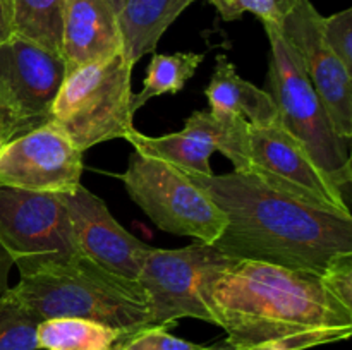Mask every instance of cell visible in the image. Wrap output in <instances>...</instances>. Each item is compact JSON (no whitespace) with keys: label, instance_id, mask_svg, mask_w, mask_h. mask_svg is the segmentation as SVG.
<instances>
[{"label":"cell","instance_id":"cell-1","mask_svg":"<svg viewBox=\"0 0 352 350\" xmlns=\"http://www.w3.org/2000/svg\"><path fill=\"white\" fill-rule=\"evenodd\" d=\"M206 304L232 350H308L352 335V309L308 270L239 259L210 281Z\"/></svg>","mask_w":352,"mask_h":350},{"label":"cell","instance_id":"cell-31","mask_svg":"<svg viewBox=\"0 0 352 350\" xmlns=\"http://www.w3.org/2000/svg\"><path fill=\"white\" fill-rule=\"evenodd\" d=\"M205 350H232V349H230V347H229V345H227V343H226V342H222V343H220V345L206 347V349H205Z\"/></svg>","mask_w":352,"mask_h":350},{"label":"cell","instance_id":"cell-29","mask_svg":"<svg viewBox=\"0 0 352 350\" xmlns=\"http://www.w3.org/2000/svg\"><path fill=\"white\" fill-rule=\"evenodd\" d=\"M274 2H275V7H277L278 14H280V17H282V16H285V14H287L289 10L296 5V3H298V0H274Z\"/></svg>","mask_w":352,"mask_h":350},{"label":"cell","instance_id":"cell-12","mask_svg":"<svg viewBox=\"0 0 352 350\" xmlns=\"http://www.w3.org/2000/svg\"><path fill=\"white\" fill-rule=\"evenodd\" d=\"M82 151L45 122L0 148V184L40 192H71L81 184Z\"/></svg>","mask_w":352,"mask_h":350},{"label":"cell","instance_id":"cell-23","mask_svg":"<svg viewBox=\"0 0 352 350\" xmlns=\"http://www.w3.org/2000/svg\"><path fill=\"white\" fill-rule=\"evenodd\" d=\"M322 34L332 54L352 72V9L323 17Z\"/></svg>","mask_w":352,"mask_h":350},{"label":"cell","instance_id":"cell-8","mask_svg":"<svg viewBox=\"0 0 352 350\" xmlns=\"http://www.w3.org/2000/svg\"><path fill=\"white\" fill-rule=\"evenodd\" d=\"M0 244L14 264L78 256L67 209L58 192L0 184Z\"/></svg>","mask_w":352,"mask_h":350},{"label":"cell","instance_id":"cell-19","mask_svg":"<svg viewBox=\"0 0 352 350\" xmlns=\"http://www.w3.org/2000/svg\"><path fill=\"white\" fill-rule=\"evenodd\" d=\"M14 34L60 55L64 0H9ZM62 57V55H60Z\"/></svg>","mask_w":352,"mask_h":350},{"label":"cell","instance_id":"cell-3","mask_svg":"<svg viewBox=\"0 0 352 350\" xmlns=\"http://www.w3.org/2000/svg\"><path fill=\"white\" fill-rule=\"evenodd\" d=\"M16 266L21 278L10 292L40 323L81 318L110 326L122 336L153 326L140 281L112 273L81 254Z\"/></svg>","mask_w":352,"mask_h":350},{"label":"cell","instance_id":"cell-17","mask_svg":"<svg viewBox=\"0 0 352 350\" xmlns=\"http://www.w3.org/2000/svg\"><path fill=\"white\" fill-rule=\"evenodd\" d=\"M196 0H124L117 21L122 36V55L136 65L157 45L172 23Z\"/></svg>","mask_w":352,"mask_h":350},{"label":"cell","instance_id":"cell-25","mask_svg":"<svg viewBox=\"0 0 352 350\" xmlns=\"http://www.w3.org/2000/svg\"><path fill=\"white\" fill-rule=\"evenodd\" d=\"M226 21H236L244 12H251L263 23H275L280 19L274 0H210Z\"/></svg>","mask_w":352,"mask_h":350},{"label":"cell","instance_id":"cell-11","mask_svg":"<svg viewBox=\"0 0 352 350\" xmlns=\"http://www.w3.org/2000/svg\"><path fill=\"white\" fill-rule=\"evenodd\" d=\"M322 19L309 0H298L277 24L322 100L337 136L347 143L352 136V72L323 40Z\"/></svg>","mask_w":352,"mask_h":350},{"label":"cell","instance_id":"cell-22","mask_svg":"<svg viewBox=\"0 0 352 350\" xmlns=\"http://www.w3.org/2000/svg\"><path fill=\"white\" fill-rule=\"evenodd\" d=\"M205 345L188 342L168 333L167 326H148L120 336L113 350H205Z\"/></svg>","mask_w":352,"mask_h":350},{"label":"cell","instance_id":"cell-26","mask_svg":"<svg viewBox=\"0 0 352 350\" xmlns=\"http://www.w3.org/2000/svg\"><path fill=\"white\" fill-rule=\"evenodd\" d=\"M0 124L6 127V130H7V134H9L10 139H12V137L21 136V134L28 132V130L34 129L33 124H30L28 120H24L23 117L17 115V113L14 112L12 106L7 103L6 96L2 95V91H0Z\"/></svg>","mask_w":352,"mask_h":350},{"label":"cell","instance_id":"cell-4","mask_svg":"<svg viewBox=\"0 0 352 350\" xmlns=\"http://www.w3.org/2000/svg\"><path fill=\"white\" fill-rule=\"evenodd\" d=\"M133 69L120 51L67 71L48 120L60 127L79 151L103 141L126 139L136 129L131 106Z\"/></svg>","mask_w":352,"mask_h":350},{"label":"cell","instance_id":"cell-32","mask_svg":"<svg viewBox=\"0 0 352 350\" xmlns=\"http://www.w3.org/2000/svg\"><path fill=\"white\" fill-rule=\"evenodd\" d=\"M110 3H112V7H113V10H116L117 14H119V10H120V7H122V3H124V0H109Z\"/></svg>","mask_w":352,"mask_h":350},{"label":"cell","instance_id":"cell-15","mask_svg":"<svg viewBox=\"0 0 352 350\" xmlns=\"http://www.w3.org/2000/svg\"><path fill=\"white\" fill-rule=\"evenodd\" d=\"M122 51L117 12L109 0H64L62 48L67 71Z\"/></svg>","mask_w":352,"mask_h":350},{"label":"cell","instance_id":"cell-14","mask_svg":"<svg viewBox=\"0 0 352 350\" xmlns=\"http://www.w3.org/2000/svg\"><path fill=\"white\" fill-rule=\"evenodd\" d=\"M67 74L60 55L12 34L0 43V91L17 115L34 127L48 122L50 108Z\"/></svg>","mask_w":352,"mask_h":350},{"label":"cell","instance_id":"cell-10","mask_svg":"<svg viewBox=\"0 0 352 350\" xmlns=\"http://www.w3.org/2000/svg\"><path fill=\"white\" fill-rule=\"evenodd\" d=\"M248 134L250 124L241 117L215 113L212 110L192 112L184 129L165 136L151 137L133 129L126 137L133 148L146 156L158 158L188 174L212 175L210 156L220 151L234 170L248 168Z\"/></svg>","mask_w":352,"mask_h":350},{"label":"cell","instance_id":"cell-30","mask_svg":"<svg viewBox=\"0 0 352 350\" xmlns=\"http://www.w3.org/2000/svg\"><path fill=\"white\" fill-rule=\"evenodd\" d=\"M7 141H10V137H9V134H7L6 127H3L2 124H0V148H2L3 144L7 143Z\"/></svg>","mask_w":352,"mask_h":350},{"label":"cell","instance_id":"cell-13","mask_svg":"<svg viewBox=\"0 0 352 350\" xmlns=\"http://www.w3.org/2000/svg\"><path fill=\"white\" fill-rule=\"evenodd\" d=\"M81 256L120 277L138 280L151 246L138 240L116 222L105 202L82 187L62 192Z\"/></svg>","mask_w":352,"mask_h":350},{"label":"cell","instance_id":"cell-27","mask_svg":"<svg viewBox=\"0 0 352 350\" xmlns=\"http://www.w3.org/2000/svg\"><path fill=\"white\" fill-rule=\"evenodd\" d=\"M14 259L6 247L0 244V299L9 292V271L12 268Z\"/></svg>","mask_w":352,"mask_h":350},{"label":"cell","instance_id":"cell-33","mask_svg":"<svg viewBox=\"0 0 352 350\" xmlns=\"http://www.w3.org/2000/svg\"><path fill=\"white\" fill-rule=\"evenodd\" d=\"M248 350H282V349H277V347L263 345V347H254V349H248Z\"/></svg>","mask_w":352,"mask_h":350},{"label":"cell","instance_id":"cell-5","mask_svg":"<svg viewBox=\"0 0 352 350\" xmlns=\"http://www.w3.org/2000/svg\"><path fill=\"white\" fill-rule=\"evenodd\" d=\"M270 40L268 93L282 126L305 146L316 165L346 194L352 182L346 141L337 136L322 100L306 78L298 55L275 23H263Z\"/></svg>","mask_w":352,"mask_h":350},{"label":"cell","instance_id":"cell-6","mask_svg":"<svg viewBox=\"0 0 352 350\" xmlns=\"http://www.w3.org/2000/svg\"><path fill=\"white\" fill-rule=\"evenodd\" d=\"M117 177L158 229L206 244L222 235L223 213L174 165L134 150L127 168Z\"/></svg>","mask_w":352,"mask_h":350},{"label":"cell","instance_id":"cell-21","mask_svg":"<svg viewBox=\"0 0 352 350\" xmlns=\"http://www.w3.org/2000/svg\"><path fill=\"white\" fill-rule=\"evenodd\" d=\"M38 323L9 288L0 299V350H38Z\"/></svg>","mask_w":352,"mask_h":350},{"label":"cell","instance_id":"cell-28","mask_svg":"<svg viewBox=\"0 0 352 350\" xmlns=\"http://www.w3.org/2000/svg\"><path fill=\"white\" fill-rule=\"evenodd\" d=\"M14 34L12 16H10V2L0 0V43L9 40Z\"/></svg>","mask_w":352,"mask_h":350},{"label":"cell","instance_id":"cell-18","mask_svg":"<svg viewBox=\"0 0 352 350\" xmlns=\"http://www.w3.org/2000/svg\"><path fill=\"white\" fill-rule=\"evenodd\" d=\"M122 333L110 326L81 318H52L38 323V349L113 350Z\"/></svg>","mask_w":352,"mask_h":350},{"label":"cell","instance_id":"cell-16","mask_svg":"<svg viewBox=\"0 0 352 350\" xmlns=\"http://www.w3.org/2000/svg\"><path fill=\"white\" fill-rule=\"evenodd\" d=\"M210 110L241 117L250 126H268L278 120V110L270 93L241 78L226 55H217L212 79L205 89Z\"/></svg>","mask_w":352,"mask_h":350},{"label":"cell","instance_id":"cell-9","mask_svg":"<svg viewBox=\"0 0 352 350\" xmlns=\"http://www.w3.org/2000/svg\"><path fill=\"white\" fill-rule=\"evenodd\" d=\"M246 172L316 208L351 215L346 194L280 120L268 126H250Z\"/></svg>","mask_w":352,"mask_h":350},{"label":"cell","instance_id":"cell-2","mask_svg":"<svg viewBox=\"0 0 352 350\" xmlns=\"http://www.w3.org/2000/svg\"><path fill=\"white\" fill-rule=\"evenodd\" d=\"M226 216L215 246L236 259L322 275L336 254L352 253V216L316 208L248 172H184Z\"/></svg>","mask_w":352,"mask_h":350},{"label":"cell","instance_id":"cell-7","mask_svg":"<svg viewBox=\"0 0 352 350\" xmlns=\"http://www.w3.org/2000/svg\"><path fill=\"white\" fill-rule=\"evenodd\" d=\"M237 261L215 244L199 240L181 249L151 247L138 277L150 301L151 325L168 328L182 318L215 325L206 304L208 285Z\"/></svg>","mask_w":352,"mask_h":350},{"label":"cell","instance_id":"cell-24","mask_svg":"<svg viewBox=\"0 0 352 350\" xmlns=\"http://www.w3.org/2000/svg\"><path fill=\"white\" fill-rule=\"evenodd\" d=\"M320 277L327 290L346 307L352 309V253L336 254Z\"/></svg>","mask_w":352,"mask_h":350},{"label":"cell","instance_id":"cell-20","mask_svg":"<svg viewBox=\"0 0 352 350\" xmlns=\"http://www.w3.org/2000/svg\"><path fill=\"white\" fill-rule=\"evenodd\" d=\"M205 55L195 51H179V54H153L148 65L144 86L140 93H134L133 112L136 113L144 103L155 96L175 95L184 88L186 82L196 74Z\"/></svg>","mask_w":352,"mask_h":350}]
</instances>
